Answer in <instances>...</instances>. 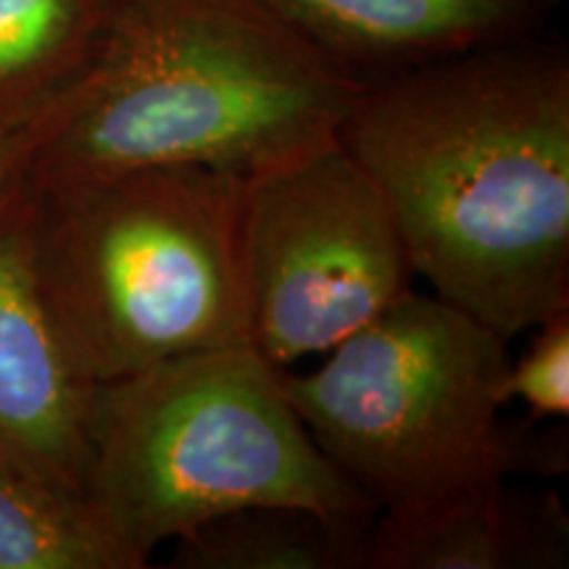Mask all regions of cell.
I'll list each match as a JSON object with an SVG mask.
<instances>
[{"instance_id":"cell-11","label":"cell","mask_w":569,"mask_h":569,"mask_svg":"<svg viewBox=\"0 0 569 569\" xmlns=\"http://www.w3.org/2000/svg\"><path fill=\"white\" fill-rule=\"evenodd\" d=\"M372 525L301 507H248L174 538L177 569H365Z\"/></svg>"},{"instance_id":"cell-2","label":"cell","mask_w":569,"mask_h":569,"mask_svg":"<svg viewBox=\"0 0 569 569\" xmlns=\"http://www.w3.org/2000/svg\"><path fill=\"white\" fill-rule=\"evenodd\" d=\"M365 84L269 0H122L24 182L42 193L146 167L251 180L338 140Z\"/></svg>"},{"instance_id":"cell-9","label":"cell","mask_w":569,"mask_h":569,"mask_svg":"<svg viewBox=\"0 0 569 569\" xmlns=\"http://www.w3.org/2000/svg\"><path fill=\"white\" fill-rule=\"evenodd\" d=\"M567 559L561 498L503 482L432 507L377 511L365 569H559Z\"/></svg>"},{"instance_id":"cell-13","label":"cell","mask_w":569,"mask_h":569,"mask_svg":"<svg viewBox=\"0 0 569 569\" xmlns=\"http://www.w3.org/2000/svg\"><path fill=\"white\" fill-rule=\"evenodd\" d=\"M530 351L503 375V398L522 401L532 419L569 415V309L540 322Z\"/></svg>"},{"instance_id":"cell-1","label":"cell","mask_w":569,"mask_h":569,"mask_svg":"<svg viewBox=\"0 0 569 569\" xmlns=\"http://www.w3.org/2000/svg\"><path fill=\"white\" fill-rule=\"evenodd\" d=\"M340 142L415 277L503 340L569 309V56L549 34L367 82Z\"/></svg>"},{"instance_id":"cell-12","label":"cell","mask_w":569,"mask_h":569,"mask_svg":"<svg viewBox=\"0 0 569 569\" xmlns=\"http://www.w3.org/2000/svg\"><path fill=\"white\" fill-rule=\"evenodd\" d=\"M0 569H134L82 496L0 465Z\"/></svg>"},{"instance_id":"cell-4","label":"cell","mask_w":569,"mask_h":569,"mask_svg":"<svg viewBox=\"0 0 569 569\" xmlns=\"http://www.w3.org/2000/svg\"><path fill=\"white\" fill-rule=\"evenodd\" d=\"M240 177L146 167L32 190L48 303L96 382L248 343Z\"/></svg>"},{"instance_id":"cell-6","label":"cell","mask_w":569,"mask_h":569,"mask_svg":"<svg viewBox=\"0 0 569 569\" xmlns=\"http://www.w3.org/2000/svg\"><path fill=\"white\" fill-rule=\"evenodd\" d=\"M240 274L248 346L277 369L332 351L415 280L386 193L340 138L243 182Z\"/></svg>"},{"instance_id":"cell-7","label":"cell","mask_w":569,"mask_h":569,"mask_svg":"<svg viewBox=\"0 0 569 569\" xmlns=\"http://www.w3.org/2000/svg\"><path fill=\"white\" fill-rule=\"evenodd\" d=\"M34 213L27 182L0 198V465L82 496L98 382L42 290Z\"/></svg>"},{"instance_id":"cell-14","label":"cell","mask_w":569,"mask_h":569,"mask_svg":"<svg viewBox=\"0 0 569 569\" xmlns=\"http://www.w3.org/2000/svg\"><path fill=\"white\" fill-rule=\"evenodd\" d=\"M67 98L61 103H56L53 109L40 113V117L30 119V122L0 127V198L17 188L19 182H24L34 153L40 151L48 134L59 127L63 109H67Z\"/></svg>"},{"instance_id":"cell-5","label":"cell","mask_w":569,"mask_h":569,"mask_svg":"<svg viewBox=\"0 0 569 569\" xmlns=\"http://www.w3.org/2000/svg\"><path fill=\"white\" fill-rule=\"evenodd\" d=\"M507 340L438 296L407 290L311 372L280 369L315 443L377 511L503 486Z\"/></svg>"},{"instance_id":"cell-10","label":"cell","mask_w":569,"mask_h":569,"mask_svg":"<svg viewBox=\"0 0 569 569\" xmlns=\"http://www.w3.org/2000/svg\"><path fill=\"white\" fill-rule=\"evenodd\" d=\"M122 0H0V127L61 103L90 74Z\"/></svg>"},{"instance_id":"cell-8","label":"cell","mask_w":569,"mask_h":569,"mask_svg":"<svg viewBox=\"0 0 569 569\" xmlns=\"http://www.w3.org/2000/svg\"><path fill=\"white\" fill-rule=\"evenodd\" d=\"M361 82L543 34L561 0H269Z\"/></svg>"},{"instance_id":"cell-3","label":"cell","mask_w":569,"mask_h":569,"mask_svg":"<svg viewBox=\"0 0 569 569\" xmlns=\"http://www.w3.org/2000/svg\"><path fill=\"white\" fill-rule=\"evenodd\" d=\"M84 501L134 569L213 517L301 507L372 525L377 507L325 457L248 343L98 382Z\"/></svg>"}]
</instances>
